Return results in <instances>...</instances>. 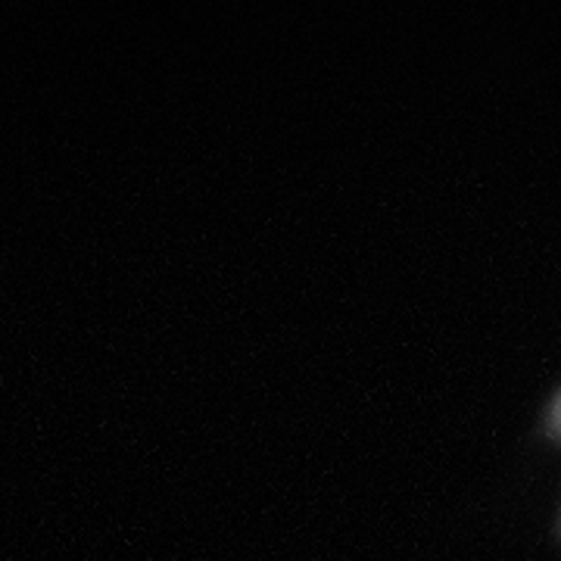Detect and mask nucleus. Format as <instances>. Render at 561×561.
I'll list each match as a JSON object with an SVG mask.
<instances>
[{"mask_svg":"<svg viewBox=\"0 0 561 561\" xmlns=\"http://www.w3.org/2000/svg\"><path fill=\"white\" fill-rule=\"evenodd\" d=\"M556 427L561 431V400H559V405H556Z\"/></svg>","mask_w":561,"mask_h":561,"instance_id":"f257e3e1","label":"nucleus"}]
</instances>
